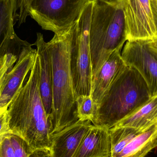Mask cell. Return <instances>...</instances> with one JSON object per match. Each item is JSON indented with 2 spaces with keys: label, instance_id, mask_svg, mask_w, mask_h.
I'll use <instances>...</instances> for the list:
<instances>
[{
  "label": "cell",
  "instance_id": "1",
  "mask_svg": "<svg viewBox=\"0 0 157 157\" xmlns=\"http://www.w3.org/2000/svg\"><path fill=\"white\" fill-rule=\"evenodd\" d=\"M40 63L37 54L28 79L8 107L9 133L23 138L31 150L50 148V121L40 91Z\"/></svg>",
  "mask_w": 157,
  "mask_h": 157
},
{
  "label": "cell",
  "instance_id": "2",
  "mask_svg": "<svg viewBox=\"0 0 157 157\" xmlns=\"http://www.w3.org/2000/svg\"><path fill=\"white\" fill-rule=\"evenodd\" d=\"M73 28L54 33L47 42L52 66V136L78 121L70 60Z\"/></svg>",
  "mask_w": 157,
  "mask_h": 157
},
{
  "label": "cell",
  "instance_id": "3",
  "mask_svg": "<svg viewBox=\"0 0 157 157\" xmlns=\"http://www.w3.org/2000/svg\"><path fill=\"white\" fill-rule=\"evenodd\" d=\"M151 98L139 72L126 65L95 107L91 123L95 126L110 129Z\"/></svg>",
  "mask_w": 157,
  "mask_h": 157
},
{
  "label": "cell",
  "instance_id": "4",
  "mask_svg": "<svg viewBox=\"0 0 157 157\" xmlns=\"http://www.w3.org/2000/svg\"><path fill=\"white\" fill-rule=\"evenodd\" d=\"M92 77L113 52L127 41L126 23L121 2L116 6L93 0L89 30Z\"/></svg>",
  "mask_w": 157,
  "mask_h": 157
},
{
  "label": "cell",
  "instance_id": "5",
  "mask_svg": "<svg viewBox=\"0 0 157 157\" xmlns=\"http://www.w3.org/2000/svg\"><path fill=\"white\" fill-rule=\"evenodd\" d=\"M93 0H90L73 24L71 42L70 60L76 98L91 96L92 71L89 30Z\"/></svg>",
  "mask_w": 157,
  "mask_h": 157
},
{
  "label": "cell",
  "instance_id": "6",
  "mask_svg": "<svg viewBox=\"0 0 157 157\" xmlns=\"http://www.w3.org/2000/svg\"><path fill=\"white\" fill-rule=\"evenodd\" d=\"M90 0H32L30 16L44 30H66L77 20Z\"/></svg>",
  "mask_w": 157,
  "mask_h": 157
},
{
  "label": "cell",
  "instance_id": "7",
  "mask_svg": "<svg viewBox=\"0 0 157 157\" xmlns=\"http://www.w3.org/2000/svg\"><path fill=\"white\" fill-rule=\"evenodd\" d=\"M127 41L152 40L157 37L151 0H121Z\"/></svg>",
  "mask_w": 157,
  "mask_h": 157
},
{
  "label": "cell",
  "instance_id": "8",
  "mask_svg": "<svg viewBox=\"0 0 157 157\" xmlns=\"http://www.w3.org/2000/svg\"><path fill=\"white\" fill-rule=\"evenodd\" d=\"M148 40L127 41L121 57L126 65L139 72L152 98L157 96V57L149 48Z\"/></svg>",
  "mask_w": 157,
  "mask_h": 157
},
{
  "label": "cell",
  "instance_id": "9",
  "mask_svg": "<svg viewBox=\"0 0 157 157\" xmlns=\"http://www.w3.org/2000/svg\"><path fill=\"white\" fill-rule=\"evenodd\" d=\"M32 45L25 48L13 68L6 75L0 91V109L8 108L13 97L25 84L36 59V50Z\"/></svg>",
  "mask_w": 157,
  "mask_h": 157
},
{
  "label": "cell",
  "instance_id": "10",
  "mask_svg": "<svg viewBox=\"0 0 157 157\" xmlns=\"http://www.w3.org/2000/svg\"><path fill=\"white\" fill-rule=\"evenodd\" d=\"M92 126L90 121L78 120L52 135L50 148L52 157H73L82 139Z\"/></svg>",
  "mask_w": 157,
  "mask_h": 157
},
{
  "label": "cell",
  "instance_id": "11",
  "mask_svg": "<svg viewBox=\"0 0 157 157\" xmlns=\"http://www.w3.org/2000/svg\"><path fill=\"white\" fill-rule=\"evenodd\" d=\"M121 51L117 50L113 52L99 71L92 77L90 96L95 107L99 104L114 80L126 67L122 58Z\"/></svg>",
  "mask_w": 157,
  "mask_h": 157
},
{
  "label": "cell",
  "instance_id": "12",
  "mask_svg": "<svg viewBox=\"0 0 157 157\" xmlns=\"http://www.w3.org/2000/svg\"><path fill=\"white\" fill-rule=\"evenodd\" d=\"M36 47L40 63V91L46 114L51 123L52 110V74L50 55L43 35L37 33Z\"/></svg>",
  "mask_w": 157,
  "mask_h": 157
},
{
  "label": "cell",
  "instance_id": "13",
  "mask_svg": "<svg viewBox=\"0 0 157 157\" xmlns=\"http://www.w3.org/2000/svg\"><path fill=\"white\" fill-rule=\"evenodd\" d=\"M109 129L93 125L82 139L73 157H111Z\"/></svg>",
  "mask_w": 157,
  "mask_h": 157
},
{
  "label": "cell",
  "instance_id": "14",
  "mask_svg": "<svg viewBox=\"0 0 157 157\" xmlns=\"http://www.w3.org/2000/svg\"><path fill=\"white\" fill-rule=\"evenodd\" d=\"M157 123V96L121 120L113 127H130L144 132Z\"/></svg>",
  "mask_w": 157,
  "mask_h": 157
},
{
  "label": "cell",
  "instance_id": "15",
  "mask_svg": "<svg viewBox=\"0 0 157 157\" xmlns=\"http://www.w3.org/2000/svg\"><path fill=\"white\" fill-rule=\"evenodd\" d=\"M31 45L20 39L13 30L0 47V91L6 75L10 71L23 50Z\"/></svg>",
  "mask_w": 157,
  "mask_h": 157
},
{
  "label": "cell",
  "instance_id": "16",
  "mask_svg": "<svg viewBox=\"0 0 157 157\" xmlns=\"http://www.w3.org/2000/svg\"><path fill=\"white\" fill-rule=\"evenodd\" d=\"M157 147V123L136 136L116 157H145Z\"/></svg>",
  "mask_w": 157,
  "mask_h": 157
},
{
  "label": "cell",
  "instance_id": "17",
  "mask_svg": "<svg viewBox=\"0 0 157 157\" xmlns=\"http://www.w3.org/2000/svg\"><path fill=\"white\" fill-rule=\"evenodd\" d=\"M111 144V156L116 157L127 144L143 132L130 127H113L109 129Z\"/></svg>",
  "mask_w": 157,
  "mask_h": 157
},
{
  "label": "cell",
  "instance_id": "18",
  "mask_svg": "<svg viewBox=\"0 0 157 157\" xmlns=\"http://www.w3.org/2000/svg\"><path fill=\"white\" fill-rule=\"evenodd\" d=\"M15 18V0H0V47L14 30Z\"/></svg>",
  "mask_w": 157,
  "mask_h": 157
},
{
  "label": "cell",
  "instance_id": "19",
  "mask_svg": "<svg viewBox=\"0 0 157 157\" xmlns=\"http://www.w3.org/2000/svg\"><path fill=\"white\" fill-rule=\"evenodd\" d=\"M78 120L92 122L95 116V105L91 96H80L76 99Z\"/></svg>",
  "mask_w": 157,
  "mask_h": 157
},
{
  "label": "cell",
  "instance_id": "20",
  "mask_svg": "<svg viewBox=\"0 0 157 157\" xmlns=\"http://www.w3.org/2000/svg\"><path fill=\"white\" fill-rule=\"evenodd\" d=\"M9 135L14 157H28L32 150L28 143L18 136L11 133Z\"/></svg>",
  "mask_w": 157,
  "mask_h": 157
},
{
  "label": "cell",
  "instance_id": "21",
  "mask_svg": "<svg viewBox=\"0 0 157 157\" xmlns=\"http://www.w3.org/2000/svg\"><path fill=\"white\" fill-rule=\"evenodd\" d=\"M32 0H15L16 21L19 26L26 22L29 16V9Z\"/></svg>",
  "mask_w": 157,
  "mask_h": 157
},
{
  "label": "cell",
  "instance_id": "22",
  "mask_svg": "<svg viewBox=\"0 0 157 157\" xmlns=\"http://www.w3.org/2000/svg\"><path fill=\"white\" fill-rule=\"evenodd\" d=\"M0 157H14L9 133L0 138Z\"/></svg>",
  "mask_w": 157,
  "mask_h": 157
},
{
  "label": "cell",
  "instance_id": "23",
  "mask_svg": "<svg viewBox=\"0 0 157 157\" xmlns=\"http://www.w3.org/2000/svg\"><path fill=\"white\" fill-rule=\"evenodd\" d=\"M9 133L8 108L5 107L0 109V138Z\"/></svg>",
  "mask_w": 157,
  "mask_h": 157
},
{
  "label": "cell",
  "instance_id": "24",
  "mask_svg": "<svg viewBox=\"0 0 157 157\" xmlns=\"http://www.w3.org/2000/svg\"><path fill=\"white\" fill-rule=\"evenodd\" d=\"M28 157H52L49 148H38L31 151Z\"/></svg>",
  "mask_w": 157,
  "mask_h": 157
},
{
  "label": "cell",
  "instance_id": "25",
  "mask_svg": "<svg viewBox=\"0 0 157 157\" xmlns=\"http://www.w3.org/2000/svg\"><path fill=\"white\" fill-rule=\"evenodd\" d=\"M151 5L157 35V0H151Z\"/></svg>",
  "mask_w": 157,
  "mask_h": 157
},
{
  "label": "cell",
  "instance_id": "26",
  "mask_svg": "<svg viewBox=\"0 0 157 157\" xmlns=\"http://www.w3.org/2000/svg\"><path fill=\"white\" fill-rule=\"evenodd\" d=\"M148 44L150 49L157 57V37L148 40Z\"/></svg>",
  "mask_w": 157,
  "mask_h": 157
},
{
  "label": "cell",
  "instance_id": "27",
  "mask_svg": "<svg viewBox=\"0 0 157 157\" xmlns=\"http://www.w3.org/2000/svg\"><path fill=\"white\" fill-rule=\"evenodd\" d=\"M105 3L112 6H116L121 2V0H99Z\"/></svg>",
  "mask_w": 157,
  "mask_h": 157
}]
</instances>
